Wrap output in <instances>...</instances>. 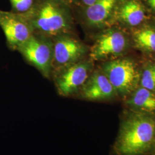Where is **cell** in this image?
I'll return each mask as SVG.
<instances>
[{
  "mask_svg": "<svg viewBox=\"0 0 155 155\" xmlns=\"http://www.w3.org/2000/svg\"><path fill=\"white\" fill-rule=\"evenodd\" d=\"M127 105L133 110L149 114L155 113V93L139 87L127 101Z\"/></svg>",
  "mask_w": 155,
  "mask_h": 155,
  "instance_id": "7c38bea8",
  "label": "cell"
},
{
  "mask_svg": "<svg viewBox=\"0 0 155 155\" xmlns=\"http://www.w3.org/2000/svg\"><path fill=\"white\" fill-rule=\"evenodd\" d=\"M100 69L107 78L117 95L127 97L139 87L141 73L130 59L116 58L105 61Z\"/></svg>",
  "mask_w": 155,
  "mask_h": 155,
  "instance_id": "3957f363",
  "label": "cell"
},
{
  "mask_svg": "<svg viewBox=\"0 0 155 155\" xmlns=\"http://www.w3.org/2000/svg\"><path fill=\"white\" fill-rule=\"evenodd\" d=\"M21 14L33 33L53 38L75 33L74 10L63 0H34L31 8Z\"/></svg>",
  "mask_w": 155,
  "mask_h": 155,
  "instance_id": "6da1fadb",
  "label": "cell"
},
{
  "mask_svg": "<svg viewBox=\"0 0 155 155\" xmlns=\"http://www.w3.org/2000/svg\"><path fill=\"white\" fill-rule=\"evenodd\" d=\"M67 4L72 7L73 10L77 8L78 3V0H63Z\"/></svg>",
  "mask_w": 155,
  "mask_h": 155,
  "instance_id": "ac0fdd59",
  "label": "cell"
},
{
  "mask_svg": "<svg viewBox=\"0 0 155 155\" xmlns=\"http://www.w3.org/2000/svg\"><path fill=\"white\" fill-rule=\"evenodd\" d=\"M93 62L83 59L52 75L58 94L64 97H78L84 84L93 71Z\"/></svg>",
  "mask_w": 155,
  "mask_h": 155,
  "instance_id": "5b68a950",
  "label": "cell"
},
{
  "mask_svg": "<svg viewBox=\"0 0 155 155\" xmlns=\"http://www.w3.org/2000/svg\"><path fill=\"white\" fill-rule=\"evenodd\" d=\"M0 27L3 30L8 47L17 51L28 40L33 31L21 13L0 10Z\"/></svg>",
  "mask_w": 155,
  "mask_h": 155,
  "instance_id": "ba28073f",
  "label": "cell"
},
{
  "mask_svg": "<svg viewBox=\"0 0 155 155\" xmlns=\"http://www.w3.org/2000/svg\"><path fill=\"white\" fill-rule=\"evenodd\" d=\"M146 7L150 11L155 13V0H145Z\"/></svg>",
  "mask_w": 155,
  "mask_h": 155,
  "instance_id": "e0dca14e",
  "label": "cell"
},
{
  "mask_svg": "<svg viewBox=\"0 0 155 155\" xmlns=\"http://www.w3.org/2000/svg\"><path fill=\"white\" fill-rule=\"evenodd\" d=\"M116 96V91L110 81L99 69L91 72L78 97L90 101H105Z\"/></svg>",
  "mask_w": 155,
  "mask_h": 155,
  "instance_id": "30bf717a",
  "label": "cell"
},
{
  "mask_svg": "<svg viewBox=\"0 0 155 155\" xmlns=\"http://www.w3.org/2000/svg\"><path fill=\"white\" fill-rule=\"evenodd\" d=\"M12 12L22 13L28 11L33 5L34 0H10Z\"/></svg>",
  "mask_w": 155,
  "mask_h": 155,
  "instance_id": "9a60e30c",
  "label": "cell"
},
{
  "mask_svg": "<svg viewBox=\"0 0 155 155\" xmlns=\"http://www.w3.org/2000/svg\"><path fill=\"white\" fill-rule=\"evenodd\" d=\"M147 8L141 0H118L112 24L116 21L136 27L147 18Z\"/></svg>",
  "mask_w": 155,
  "mask_h": 155,
  "instance_id": "8fae6325",
  "label": "cell"
},
{
  "mask_svg": "<svg viewBox=\"0 0 155 155\" xmlns=\"http://www.w3.org/2000/svg\"><path fill=\"white\" fill-rule=\"evenodd\" d=\"M155 147V117L133 110L121 123L114 150L117 155H145Z\"/></svg>",
  "mask_w": 155,
  "mask_h": 155,
  "instance_id": "7a4b0ae2",
  "label": "cell"
},
{
  "mask_svg": "<svg viewBox=\"0 0 155 155\" xmlns=\"http://www.w3.org/2000/svg\"><path fill=\"white\" fill-rule=\"evenodd\" d=\"M140 84L155 93V63H150L144 67L141 73Z\"/></svg>",
  "mask_w": 155,
  "mask_h": 155,
  "instance_id": "5bb4252c",
  "label": "cell"
},
{
  "mask_svg": "<svg viewBox=\"0 0 155 155\" xmlns=\"http://www.w3.org/2000/svg\"><path fill=\"white\" fill-rule=\"evenodd\" d=\"M17 51L44 77L51 79L53 59L51 38L33 33Z\"/></svg>",
  "mask_w": 155,
  "mask_h": 155,
  "instance_id": "277c9868",
  "label": "cell"
},
{
  "mask_svg": "<svg viewBox=\"0 0 155 155\" xmlns=\"http://www.w3.org/2000/svg\"></svg>",
  "mask_w": 155,
  "mask_h": 155,
  "instance_id": "d6986e66",
  "label": "cell"
},
{
  "mask_svg": "<svg viewBox=\"0 0 155 155\" xmlns=\"http://www.w3.org/2000/svg\"><path fill=\"white\" fill-rule=\"evenodd\" d=\"M118 1L97 0L91 5L74 11L75 17L89 28H107L112 24Z\"/></svg>",
  "mask_w": 155,
  "mask_h": 155,
  "instance_id": "9c48e42d",
  "label": "cell"
},
{
  "mask_svg": "<svg viewBox=\"0 0 155 155\" xmlns=\"http://www.w3.org/2000/svg\"><path fill=\"white\" fill-rule=\"evenodd\" d=\"M52 39L53 45L52 75L61 69L84 59L89 52L86 45L78 38L75 33L62 34Z\"/></svg>",
  "mask_w": 155,
  "mask_h": 155,
  "instance_id": "8992f818",
  "label": "cell"
},
{
  "mask_svg": "<svg viewBox=\"0 0 155 155\" xmlns=\"http://www.w3.org/2000/svg\"><path fill=\"white\" fill-rule=\"evenodd\" d=\"M135 46L140 50L155 53V29L150 27L137 29L133 33Z\"/></svg>",
  "mask_w": 155,
  "mask_h": 155,
  "instance_id": "4fadbf2b",
  "label": "cell"
},
{
  "mask_svg": "<svg viewBox=\"0 0 155 155\" xmlns=\"http://www.w3.org/2000/svg\"><path fill=\"white\" fill-rule=\"evenodd\" d=\"M127 38L122 31L107 27L97 36L89 50V58L93 61L114 59L127 50Z\"/></svg>",
  "mask_w": 155,
  "mask_h": 155,
  "instance_id": "52a82bcc",
  "label": "cell"
},
{
  "mask_svg": "<svg viewBox=\"0 0 155 155\" xmlns=\"http://www.w3.org/2000/svg\"><path fill=\"white\" fill-rule=\"evenodd\" d=\"M97 1V0H78L77 6L75 9H74V11L79 9L84 8L87 6L91 5Z\"/></svg>",
  "mask_w": 155,
  "mask_h": 155,
  "instance_id": "2e32d148",
  "label": "cell"
}]
</instances>
